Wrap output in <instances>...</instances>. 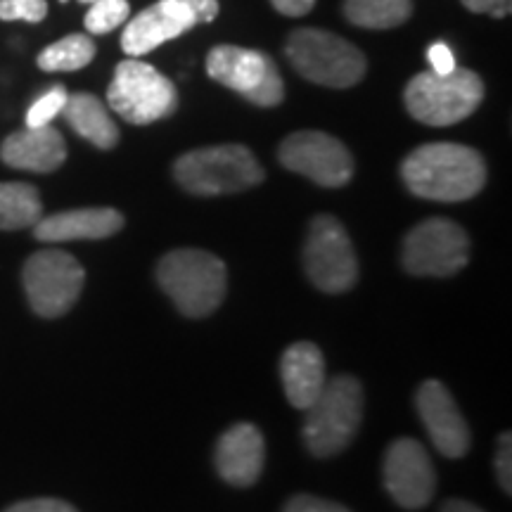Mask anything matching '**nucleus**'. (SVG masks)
Instances as JSON below:
<instances>
[{"label":"nucleus","mask_w":512,"mask_h":512,"mask_svg":"<svg viewBox=\"0 0 512 512\" xmlns=\"http://www.w3.org/2000/svg\"><path fill=\"white\" fill-rule=\"evenodd\" d=\"M306 275L320 292L342 294L358 280V261L347 230L335 216L320 214L311 221L304 242Z\"/></svg>","instance_id":"obj_9"},{"label":"nucleus","mask_w":512,"mask_h":512,"mask_svg":"<svg viewBox=\"0 0 512 512\" xmlns=\"http://www.w3.org/2000/svg\"><path fill=\"white\" fill-rule=\"evenodd\" d=\"M0 159L19 171L53 174L67 159V143L62 133L50 124L38 128L27 126L3 140Z\"/></svg>","instance_id":"obj_17"},{"label":"nucleus","mask_w":512,"mask_h":512,"mask_svg":"<svg viewBox=\"0 0 512 512\" xmlns=\"http://www.w3.org/2000/svg\"><path fill=\"white\" fill-rule=\"evenodd\" d=\"M441 512H484L479 510L475 503L470 501H460V498H451V501L444 503V508H441Z\"/></svg>","instance_id":"obj_34"},{"label":"nucleus","mask_w":512,"mask_h":512,"mask_svg":"<svg viewBox=\"0 0 512 512\" xmlns=\"http://www.w3.org/2000/svg\"><path fill=\"white\" fill-rule=\"evenodd\" d=\"M157 283L183 316L204 318L226 299L228 271L207 249H174L159 261Z\"/></svg>","instance_id":"obj_2"},{"label":"nucleus","mask_w":512,"mask_h":512,"mask_svg":"<svg viewBox=\"0 0 512 512\" xmlns=\"http://www.w3.org/2000/svg\"><path fill=\"white\" fill-rule=\"evenodd\" d=\"M124 228V216L110 207H88L41 216L34 226L38 242H74L105 240Z\"/></svg>","instance_id":"obj_18"},{"label":"nucleus","mask_w":512,"mask_h":512,"mask_svg":"<svg viewBox=\"0 0 512 512\" xmlns=\"http://www.w3.org/2000/svg\"><path fill=\"white\" fill-rule=\"evenodd\" d=\"M27 299L38 316H64L83 290V271L79 261L62 249H43L31 254L22 271Z\"/></svg>","instance_id":"obj_10"},{"label":"nucleus","mask_w":512,"mask_h":512,"mask_svg":"<svg viewBox=\"0 0 512 512\" xmlns=\"http://www.w3.org/2000/svg\"><path fill=\"white\" fill-rule=\"evenodd\" d=\"M107 102L128 124L147 126L176 112L178 91L174 81L166 79L152 64L128 57L117 64Z\"/></svg>","instance_id":"obj_7"},{"label":"nucleus","mask_w":512,"mask_h":512,"mask_svg":"<svg viewBox=\"0 0 512 512\" xmlns=\"http://www.w3.org/2000/svg\"><path fill=\"white\" fill-rule=\"evenodd\" d=\"M427 60H430L434 74H448L456 69V57H453V50L446 43H434V46H430Z\"/></svg>","instance_id":"obj_30"},{"label":"nucleus","mask_w":512,"mask_h":512,"mask_svg":"<svg viewBox=\"0 0 512 512\" xmlns=\"http://www.w3.org/2000/svg\"><path fill=\"white\" fill-rule=\"evenodd\" d=\"M411 0H344V15L363 29H394L408 22Z\"/></svg>","instance_id":"obj_22"},{"label":"nucleus","mask_w":512,"mask_h":512,"mask_svg":"<svg viewBox=\"0 0 512 512\" xmlns=\"http://www.w3.org/2000/svg\"><path fill=\"white\" fill-rule=\"evenodd\" d=\"M48 15L46 0H0V19L3 22H43Z\"/></svg>","instance_id":"obj_26"},{"label":"nucleus","mask_w":512,"mask_h":512,"mask_svg":"<svg viewBox=\"0 0 512 512\" xmlns=\"http://www.w3.org/2000/svg\"><path fill=\"white\" fill-rule=\"evenodd\" d=\"M280 164L323 188H342L354 176V159L347 145L323 131H299L287 136L278 150Z\"/></svg>","instance_id":"obj_12"},{"label":"nucleus","mask_w":512,"mask_h":512,"mask_svg":"<svg viewBox=\"0 0 512 512\" xmlns=\"http://www.w3.org/2000/svg\"><path fill=\"white\" fill-rule=\"evenodd\" d=\"M64 119L76 133L100 150H112L119 143V128L107 112L105 102L93 93H74L64 105Z\"/></svg>","instance_id":"obj_20"},{"label":"nucleus","mask_w":512,"mask_h":512,"mask_svg":"<svg viewBox=\"0 0 512 512\" xmlns=\"http://www.w3.org/2000/svg\"><path fill=\"white\" fill-rule=\"evenodd\" d=\"M5 512H79L74 505L57 501V498H31V501L15 503Z\"/></svg>","instance_id":"obj_29"},{"label":"nucleus","mask_w":512,"mask_h":512,"mask_svg":"<svg viewBox=\"0 0 512 512\" xmlns=\"http://www.w3.org/2000/svg\"><path fill=\"white\" fill-rule=\"evenodd\" d=\"M216 470L233 486H252L266 460L264 434L252 422H238L216 444Z\"/></svg>","instance_id":"obj_16"},{"label":"nucleus","mask_w":512,"mask_h":512,"mask_svg":"<svg viewBox=\"0 0 512 512\" xmlns=\"http://www.w3.org/2000/svg\"><path fill=\"white\" fill-rule=\"evenodd\" d=\"M415 406H418L422 425L441 456L463 458L470 451V427L446 384L437 380L422 382L415 394Z\"/></svg>","instance_id":"obj_14"},{"label":"nucleus","mask_w":512,"mask_h":512,"mask_svg":"<svg viewBox=\"0 0 512 512\" xmlns=\"http://www.w3.org/2000/svg\"><path fill=\"white\" fill-rule=\"evenodd\" d=\"M67 88L64 86H53L50 91H46L38 98L34 105L27 110V126L29 128H38V126H48L57 114H62L64 105H67Z\"/></svg>","instance_id":"obj_25"},{"label":"nucleus","mask_w":512,"mask_h":512,"mask_svg":"<svg viewBox=\"0 0 512 512\" xmlns=\"http://www.w3.org/2000/svg\"><path fill=\"white\" fill-rule=\"evenodd\" d=\"M287 60L306 81L328 88H351L366 76V55L347 38L323 29H297L287 38Z\"/></svg>","instance_id":"obj_5"},{"label":"nucleus","mask_w":512,"mask_h":512,"mask_svg":"<svg viewBox=\"0 0 512 512\" xmlns=\"http://www.w3.org/2000/svg\"><path fill=\"white\" fill-rule=\"evenodd\" d=\"M470 261V238L458 223L430 219L403 238L401 264L411 275L451 278Z\"/></svg>","instance_id":"obj_11"},{"label":"nucleus","mask_w":512,"mask_h":512,"mask_svg":"<svg viewBox=\"0 0 512 512\" xmlns=\"http://www.w3.org/2000/svg\"><path fill=\"white\" fill-rule=\"evenodd\" d=\"M484 83L470 69L448 74H418L406 86L403 102L413 119L427 126H453L482 105Z\"/></svg>","instance_id":"obj_6"},{"label":"nucleus","mask_w":512,"mask_h":512,"mask_svg":"<svg viewBox=\"0 0 512 512\" xmlns=\"http://www.w3.org/2000/svg\"><path fill=\"white\" fill-rule=\"evenodd\" d=\"M384 486L401 508L420 510L432 501L437 472L427 448L415 439H396L384 453Z\"/></svg>","instance_id":"obj_13"},{"label":"nucleus","mask_w":512,"mask_h":512,"mask_svg":"<svg viewBox=\"0 0 512 512\" xmlns=\"http://www.w3.org/2000/svg\"><path fill=\"white\" fill-rule=\"evenodd\" d=\"M510 451H512V444H510V432H505L501 439H498V453H496V475H498V482H501L505 494H510L512 491V472H510Z\"/></svg>","instance_id":"obj_28"},{"label":"nucleus","mask_w":512,"mask_h":512,"mask_svg":"<svg viewBox=\"0 0 512 512\" xmlns=\"http://www.w3.org/2000/svg\"><path fill=\"white\" fill-rule=\"evenodd\" d=\"M174 176L192 195L216 197L254 188L266 174L245 145H214L183 155L174 164Z\"/></svg>","instance_id":"obj_4"},{"label":"nucleus","mask_w":512,"mask_h":512,"mask_svg":"<svg viewBox=\"0 0 512 512\" xmlns=\"http://www.w3.org/2000/svg\"><path fill=\"white\" fill-rule=\"evenodd\" d=\"M43 216L41 195L29 183H0V230L34 228Z\"/></svg>","instance_id":"obj_21"},{"label":"nucleus","mask_w":512,"mask_h":512,"mask_svg":"<svg viewBox=\"0 0 512 512\" xmlns=\"http://www.w3.org/2000/svg\"><path fill=\"white\" fill-rule=\"evenodd\" d=\"M280 377H283V387L287 401L299 411H306L318 394L323 392L325 382V358L320 349L311 342H297L285 349L280 358Z\"/></svg>","instance_id":"obj_19"},{"label":"nucleus","mask_w":512,"mask_h":512,"mask_svg":"<svg viewBox=\"0 0 512 512\" xmlns=\"http://www.w3.org/2000/svg\"><path fill=\"white\" fill-rule=\"evenodd\" d=\"M283 512H351V510H347L344 505H339L335 501H328V498L299 494L287 501Z\"/></svg>","instance_id":"obj_27"},{"label":"nucleus","mask_w":512,"mask_h":512,"mask_svg":"<svg viewBox=\"0 0 512 512\" xmlns=\"http://www.w3.org/2000/svg\"><path fill=\"white\" fill-rule=\"evenodd\" d=\"M81 3H95V0H81Z\"/></svg>","instance_id":"obj_35"},{"label":"nucleus","mask_w":512,"mask_h":512,"mask_svg":"<svg viewBox=\"0 0 512 512\" xmlns=\"http://www.w3.org/2000/svg\"><path fill=\"white\" fill-rule=\"evenodd\" d=\"M207 74L259 107H275L285 98V83L271 57L240 46H216L207 55Z\"/></svg>","instance_id":"obj_8"},{"label":"nucleus","mask_w":512,"mask_h":512,"mask_svg":"<svg viewBox=\"0 0 512 512\" xmlns=\"http://www.w3.org/2000/svg\"><path fill=\"white\" fill-rule=\"evenodd\" d=\"M271 5L280 12V15L304 17V15H309V12L313 10L316 0H271Z\"/></svg>","instance_id":"obj_33"},{"label":"nucleus","mask_w":512,"mask_h":512,"mask_svg":"<svg viewBox=\"0 0 512 512\" xmlns=\"http://www.w3.org/2000/svg\"><path fill=\"white\" fill-rule=\"evenodd\" d=\"M406 188L422 200L465 202L486 183V164L477 150L458 143H430L403 159Z\"/></svg>","instance_id":"obj_1"},{"label":"nucleus","mask_w":512,"mask_h":512,"mask_svg":"<svg viewBox=\"0 0 512 512\" xmlns=\"http://www.w3.org/2000/svg\"><path fill=\"white\" fill-rule=\"evenodd\" d=\"M195 24L197 19L178 0H157L155 5L138 12L133 19H126L121 50L131 57H143L162 43L174 41Z\"/></svg>","instance_id":"obj_15"},{"label":"nucleus","mask_w":512,"mask_h":512,"mask_svg":"<svg viewBox=\"0 0 512 512\" xmlns=\"http://www.w3.org/2000/svg\"><path fill=\"white\" fill-rule=\"evenodd\" d=\"M363 387L356 377L339 375L325 382L306 408L304 444L316 458H332L354 441L363 422Z\"/></svg>","instance_id":"obj_3"},{"label":"nucleus","mask_w":512,"mask_h":512,"mask_svg":"<svg viewBox=\"0 0 512 512\" xmlns=\"http://www.w3.org/2000/svg\"><path fill=\"white\" fill-rule=\"evenodd\" d=\"M128 12H131V8H128L126 0H95L83 22H86V29L91 34L102 36L121 27L128 19Z\"/></svg>","instance_id":"obj_24"},{"label":"nucleus","mask_w":512,"mask_h":512,"mask_svg":"<svg viewBox=\"0 0 512 512\" xmlns=\"http://www.w3.org/2000/svg\"><path fill=\"white\" fill-rule=\"evenodd\" d=\"M95 57V43L83 34L64 36L38 55V67L43 72H76L88 67Z\"/></svg>","instance_id":"obj_23"},{"label":"nucleus","mask_w":512,"mask_h":512,"mask_svg":"<svg viewBox=\"0 0 512 512\" xmlns=\"http://www.w3.org/2000/svg\"><path fill=\"white\" fill-rule=\"evenodd\" d=\"M470 12H479V15H494V17H505L510 15V0H460Z\"/></svg>","instance_id":"obj_31"},{"label":"nucleus","mask_w":512,"mask_h":512,"mask_svg":"<svg viewBox=\"0 0 512 512\" xmlns=\"http://www.w3.org/2000/svg\"><path fill=\"white\" fill-rule=\"evenodd\" d=\"M178 3L188 8L197 22H211L219 15V0H178Z\"/></svg>","instance_id":"obj_32"}]
</instances>
